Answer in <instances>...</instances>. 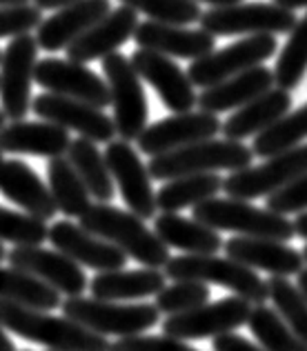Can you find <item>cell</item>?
Listing matches in <instances>:
<instances>
[{"mask_svg": "<svg viewBox=\"0 0 307 351\" xmlns=\"http://www.w3.org/2000/svg\"><path fill=\"white\" fill-rule=\"evenodd\" d=\"M0 325L12 334L54 351H109L111 343L67 316L58 318L49 311L0 298Z\"/></svg>", "mask_w": 307, "mask_h": 351, "instance_id": "6da1fadb", "label": "cell"}, {"mask_svg": "<svg viewBox=\"0 0 307 351\" xmlns=\"http://www.w3.org/2000/svg\"><path fill=\"white\" fill-rule=\"evenodd\" d=\"M80 227L116 245L127 258H134L152 269H161L170 261V247L156 236V232L147 229L143 218L132 211L98 202V205H89V209L80 216Z\"/></svg>", "mask_w": 307, "mask_h": 351, "instance_id": "7a4b0ae2", "label": "cell"}, {"mask_svg": "<svg viewBox=\"0 0 307 351\" xmlns=\"http://www.w3.org/2000/svg\"><path fill=\"white\" fill-rule=\"evenodd\" d=\"M254 160V152L245 147L240 141H201L181 149L167 152L152 156L150 176L154 180H172L181 178V176L192 173H209V171H238L249 167Z\"/></svg>", "mask_w": 307, "mask_h": 351, "instance_id": "3957f363", "label": "cell"}, {"mask_svg": "<svg viewBox=\"0 0 307 351\" xmlns=\"http://www.w3.org/2000/svg\"><path fill=\"white\" fill-rule=\"evenodd\" d=\"M165 276L172 280H198L205 285H218L234 291L252 304H263L269 298L267 280L240 265L234 258H218L216 254H187L170 258L163 267Z\"/></svg>", "mask_w": 307, "mask_h": 351, "instance_id": "277c9868", "label": "cell"}, {"mask_svg": "<svg viewBox=\"0 0 307 351\" xmlns=\"http://www.w3.org/2000/svg\"><path fill=\"white\" fill-rule=\"evenodd\" d=\"M192 216L198 223L223 232H234L249 238H272L287 243L296 236L294 223L283 214H276L272 209H258L249 205L247 200L238 198H209L194 207Z\"/></svg>", "mask_w": 307, "mask_h": 351, "instance_id": "5b68a950", "label": "cell"}, {"mask_svg": "<svg viewBox=\"0 0 307 351\" xmlns=\"http://www.w3.org/2000/svg\"><path fill=\"white\" fill-rule=\"evenodd\" d=\"M65 316L100 336H138L161 322L156 304H120L118 300L69 295L62 304Z\"/></svg>", "mask_w": 307, "mask_h": 351, "instance_id": "8992f818", "label": "cell"}, {"mask_svg": "<svg viewBox=\"0 0 307 351\" xmlns=\"http://www.w3.org/2000/svg\"><path fill=\"white\" fill-rule=\"evenodd\" d=\"M102 71H105L109 85L118 138L127 143L138 141V136L147 127V116H150L141 76L136 73L132 60L118 51L102 58Z\"/></svg>", "mask_w": 307, "mask_h": 351, "instance_id": "52a82bcc", "label": "cell"}, {"mask_svg": "<svg viewBox=\"0 0 307 351\" xmlns=\"http://www.w3.org/2000/svg\"><path fill=\"white\" fill-rule=\"evenodd\" d=\"M201 29L212 36H256V34H290L296 25L292 9L276 3H234L212 7L201 16Z\"/></svg>", "mask_w": 307, "mask_h": 351, "instance_id": "ba28073f", "label": "cell"}, {"mask_svg": "<svg viewBox=\"0 0 307 351\" xmlns=\"http://www.w3.org/2000/svg\"><path fill=\"white\" fill-rule=\"evenodd\" d=\"M278 49V40L272 34H256L247 38L229 45L225 49H214L207 56L192 60L187 76L194 82V87L207 89L212 85L227 80L236 73L263 64L267 58H272Z\"/></svg>", "mask_w": 307, "mask_h": 351, "instance_id": "9c48e42d", "label": "cell"}, {"mask_svg": "<svg viewBox=\"0 0 307 351\" xmlns=\"http://www.w3.org/2000/svg\"><path fill=\"white\" fill-rule=\"evenodd\" d=\"M38 62V43L32 34L14 36L0 56V109L9 120L30 114L32 80Z\"/></svg>", "mask_w": 307, "mask_h": 351, "instance_id": "30bf717a", "label": "cell"}, {"mask_svg": "<svg viewBox=\"0 0 307 351\" xmlns=\"http://www.w3.org/2000/svg\"><path fill=\"white\" fill-rule=\"evenodd\" d=\"M303 173H307V145H299L290 152L272 156L258 167L231 171V176L223 180V189L229 198L252 200L283 189L285 184H290Z\"/></svg>", "mask_w": 307, "mask_h": 351, "instance_id": "8fae6325", "label": "cell"}, {"mask_svg": "<svg viewBox=\"0 0 307 351\" xmlns=\"http://www.w3.org/2000/svg\"><path fill=\"white\" fill-rule=\"evenodd\" d=\"M249 313H252V302H247L240 295H231V298H223L218 302L201 304L196 309L167 316L163 322V331L167 336L181 340L216 338L247 325Z\"/></svg>", "mask_w": 307, "mask_h": 351, "instance_id": "7c38bea8", "label": "cell"}, {"mask_svg": "<svg viewBox=\"0 0 307 351\" xmlns=\"http://www.w3.org/2000/svg\"><path fill=\"white\" fill-rule=\"evenodd\" d=\"M105 160L111 171L116 187L123 196L125 205L138 218H154L156 216V193L152 187V176L147 165H143L141 156L127 141H111L107 143Z\"/></svg>", "mask_w": 307, "mask_h": 351, "instance_id": "4fadbf2b", "label": "cell"}, {"mask_svg": "<svg viewBox=\"0 0 307 351\" xmlns=\"http://www.w3.org/2000/svg\"><path fill=\"white\" fill-rule=\"evenodd\" d=\"M34 80L49 94L76 98L98 109L111 105L109 85L82 62H73L67 58H45L36 62Z\"/></svg>", "mask_w": 307, "mask_h": 351, "instance_id": "5bb4252c", "label": "cell"}, {"mask_svg": "<svg viewBox=\"0 0 307 351\" xmlns=\"http://www.w3.org/2000/svg\"><path fill=\"white\" fill-rule=\"evenodd\" d=\"M220 120L209 112L172 114L154 125H147L138 136V149L147 156L167 154L201 141H209L220 132Z\"/></svg>", "mask_w": 307, "mask_h": 351, "instance_id": "9a60e30c", "label": "cell"}, {"mask_svg": "<svg viewBox=\"0 0 307 351\" xmlns=\"http://www.w3.org/2000/svg\"><path fill=\"white\" fill-rule=\"evenodd\" d=\"M32 112L47 120V123L60 125L69 132H78L82 138L94 143H111L116 138L114 118H109L102 109L87 105L82 100L58 96V94H41L34 100Z\"/></svg>", "mask_w": 307, "mask_h": 351, "instance_id": "2e32d148", "label": "cell"}, {"mask_svg": "<svg viewBox=\"0 0 307 351\" xmlns=\"http://www.w3.org/2000/svg\"><path fill=\"white\" fill-rule=\"evenodd\" d=\"M7 261L14 269L34 276L43 282H47L58 293L80 295L87 289V278L82 274V267L73 263L69 256L60 254L58 249H45L41 245L32 247H14L7 254Z\"/></svg>", "mask_w": 307, "mask_h": 351, "instance_id": "e0dca14e", "label": "cell"}, {"mask_svg": "<svg viewBox=\"0 0 307 351\" xmlns=\"http://www.w3.org/2000/svg\"><path fill=\"white\" fill-rule=\"evenodd\" d=\"M129 60H132L141 80L150 82L172 114L192 112L196 107L198 96L194 91V82L190 80L187 71H183L170 56L138 47V51H134Z\"/></svg>", "mask_w": 307, "mask_h": 351, "instance_id": "ac0fdd59", "label": "cell"}, {"mask_svg": "<svg viewBox=\"0 0 307 351\" xmlns=\"http://www.w3.org/2000/svg\"><path fill=\"white\" fill-rule=\"evenodd\" d=\"M49 243L60 254L69 256L73 263L96 271H114L123 269L127 265V256L116 245L107 243L94 236L80 225H73L69 220H60L49 227Z\"/></svg>", "mask_w": 307, "mask_h": 351, "instance_id": "d6986e66", "label": "cell"}, {"mask_svg": "<svg viewBox=\"0 0 307 351\" xmlns=\"http://www.w3.org/2000/svg\"><path fill=\"white\" fill-rule=\"evenodd\" d=\"M134 40L141 49H152L163 56L198 60L216 49V36L205 29H190L185 25L172 23H138L134 32Z\"/></svg>", "mask_w": 307, "mask_h": 351, "instance_id": "ffe728a7", "label": "cell"}, {"mask_svg": "<svg viewBox=\"0 0 307 351\" xmlns=\"http://www.w3.org/2000/svg\"><path fill=\"white\" fill-rule=\"evenodd\" d=\"M111 12L109 0H78L58 9L47 21L36 27V43L45 51H60L80 38L89 27H94Z\"/></svg>", "mask_w": 307, "mask_h": 351, "instance_id": "44dd1931", "label": "cell"}, {"mask_svg": "<svg viewBox=\"0 0 307 351\" xmlns=\"http://www.w3.org/2000/svg\"><path fill=\"white\" fill-rule=\"evenodd\" d=\"M138 27V16L134 9L118 7L109 12L102 21H98L94 27L76 38L65 51H67V60L73 62H89V60H102L109 53H114L118 47L134 38V32Z\"/></svg>", "mask_w": 307, "mask_h": 351, "instance_id": "7402d4cb", "label": "cell"}, {"mask_svg": "<svg viewBox=\"0 0 307 351\" xmlns=\"http://www.w3.org/2000/svg\"><path fill=\"white\" fill-rule=\"evenodd\" d=\"M225 254L234 258L240 265L249 269H260L272 276H296L303 269V254L296 249L287 247L281 240L272 238H249V236H236L229 238L225 245Z\"/></svg>", "mask_w": 307, "mask_h": 351, "instance_id": "603a6c76", "label": "cell"}, {"mask_svg": "<svg viewBox=\"0 0 307 351\" xmlns=\"http://www.w3.org/2000/svg\"><path fill=\"white\" fill-rule=\"evenodd\" d=\"M0 193L41 220H52L58 211L49 187L23 160L12 158L0 162Z\"/></svg>", "mask_w": 307, "mask_h": 351, "instance_id": "cb8c5ba5", "label": "cell"}, {"mask_svg": "<svg viewBox=\"0 0 307 351\" xmlns=\"http://www.w3.org/2000/svg\"><path fill=\"white\" fill-rule=\"evenodd\" d=\"M71 145L67 129L54 123H30L14 120L0 129V152L3 154H30L41 158L65 156Z\"/></svg>", "mask_w": 307, "mask_h": 351, "instance_id": "d4e9b609", "label": "cell"}, {"mask_svg": "<svg viewBox=\"0 0 307 351\" xmlns=\"http://www.w3.org/2000/svg\"><path fill=\"white\" fill-rule=\"evenodd\" d=\"M274 85H276L274 71L263 67V64H256V67L247 69L243 73H236V76L223 80L218 85L203 89L196 105L203 112H209V114L229 112V109L247 105L249 100L265 94V91L272 89Z\"/></svg>", "mask_w": 307, "mask_h": 351, "instance_id": "484cf974", "label": "cell"}, {"mask_svg": "<svg viewBox=\"0 0 307 351\" xmlns=\"http://www.w3.org/2000/svg\"><path fill=\"white\" fill-rule=\"evenodd\" d=\"M290 107H292L290 91H285L281 87H272V89H267L265 94H260L258 98L249 100V103L240 107L236 114H231L225 123L220 125V132L225 134V138H229V141L243 143L245 138L256 136L272 123H276L278 118L290 112Z\"/></svg>", "mask_w": 307, "mask_h": 351, "instance_id": "4316f807", "label": "cell"}, {"mask_svg": "<svg viewBox=\"0 0 307 351\" xmlns=\"http://www.w3.org/2000/svg\"><path fill=\"white\" fill-rule=\"evenodd\" d=\"M165 271L152 269H114V271H98V276L89 282V291L94 298L100 300H136L156 295L165 287Z\"/></svg>", "mask_w": 307, "mask_h": 351, "instance_id": "83f0119b", "label": "cell"}, {"mask_svg": "<svg viewBox=\"0 0 307 351\" xmlns=\"http://www.w3.org/2000/svg\"><path fill=\"white\" fill-rule=\"evenodd\" d=\"M154 232L167 247L187 254H216L223 249L220 234L216 229L198 223L196 218L161 214L154 218Z\"/></svg>", "mask_w": 307, "mask_h": 351, "instance_id": "f1b7e54d", "label": "cell"}, {"mask_svg": "<svg viewBox=\"0 0 307 351\" xmlns=\"http://www.w3.org/2000/svg\"><path fill=\"white\" fill-rule=\"evenodd\" d=\"M67 158L73 165V169L85 182L87 191L98 202H109L116 193V182L111 178V171L107 167L105 154H100L94 141L89 138H76L71 141L67 149Z\"/></svg>", "mask_w": 307, "mask_h": 351, "instance_id": "f546056e", "label": "cell"}, {"mask_svg": "<svg viewBox=\"0 0 307 351\" xmlns=\"http://www.w3.org/2000/svg\"><path fill=\"white\" fill-rule=\"evenodd\" d=\"M223 189V178L216 171L209 173H192L172 178L165 187L156 193V207L163 214H176L181 209L196 207L198 202L214 198Z\"/></svg>", "mask_w": 307, "mask_h": 351, "instance_id": "4dcf8cb0", "label": "cell"}, {"mask_svg": "<svg viewBox=\"0 0 307 351\" xmlns=\"http://www.w3.org/2000/svg\"><path fill=\"white\" fill-rule=\"evenodd\" d=\"M47 182L52 198L58 211L69 218H80L91 205V193L87 191L85 182L73 169L67 156H56L47 162Z\"/></svg>", "mask_w": 307, "mask_h": 351, "instance_id": "1f68e13d", "label": "cell"}, {"mask_svg": "<svg viewBox=\"0 0 307 351\" xmlns=\"http://www.w3.org/2000/svg\"><path fill=\"white\" fill-rule=\"evenodd\" d=\"M0 298L43 311L58 309L62 304L60 293L52 289L47 282L34 278V276L21 269H14V267H0Z\"/></svg>", "mask_w": 307, "mask_h": 351, "instance_id": "d6a6232c", "label": "cell"}, {"mask_svg": "<svg viewBox=\"0 0 307 351\" xmlns=\"http://www.w3.org/2000/svg\"><path fill=\"white\" fill-rule=\"evenodd\" d=\"M305 138H307V103L292 114L287 112L276 123H272L260 134H256L252 152L258 158H272V156L299 147Z\"/></svg>", "mask_w": 307, "mask_h": 351, "instance_id": "836d02e7", "label": "cell"}, {"mask_svg": "<svg viewBox=\"0 0 307 351\" xmlns=\"http://www.w3.org/2000/svg\"><path fill=\"white\" fill-rule=\"evenodd\" d=\"M247 325L265 351H307L305 343L294 334L281 313L265 307V302L252 307Z\"/></svg>", "mask_w": 307, "mask_h": 351, "instance_id": "e575fe53", "label": "cell"}, {"mask_svg": "<svg viewBox=\"0 0 307 351\" xmlns=\"http://www.w3.org/2000/svg\"><path fill=\"white\" fill-rule=\"evenodd\" d=\"M272 71H274L276 87L290 91L301 85L307 71V14L301 21H296L294 29L290 32V38H287L285 47L278 53L276 67Z\"/></svg>", "mask_w": 307, "mask_h": 351, "instance_id": "d590c367", "label": "cell"}, {"mask_svg": "<svg viewBox=\"0 0 307 351\" xmlns=\"http://www.w3.org/2000/svg\"><path fill=\"white\" fill-rule=\"evenodd\" d=\"M267 291L276 311L281 313L283 320L307 347V300L303 298L299 287L287 278H281V276H272L267 280Z\"/></svg>", "mask_w": 307, "mask_h": 351, "instance_id": "8d00e7d4", "label": "cell"}, {"mask_svg": "<svg viewBox=\"0 0 307 351\" xmlns=\"http://www.w3.org/2000/svg\"><path fill=\"white\" fill-rule=\"evenodd\" d=\"M49 238L47 220H41L32 214L12 211L0 205V240L16 247L43 245Z\"/></svg>", "mask_w": 307, "mask_h": 351, "instance_id": "74e56055", "label": "cell"}, {"mask_svg": "<svg viewBox=\"0 0 307 351\" xmlns=\"http://www.w3.org/2000/svg\"><path fill=\"white\" fill-rule=\"evenodd\" d=\"M125 7L134 9L136 14L150 16L156 23L172 25H192L201 21V7L194 0H120Z\"/></svg>", "mask_w": 307, "mask_h": 351, "instance_id": "f35d334b", "label": "cell"}, {"mask_svg": "<svg viewBox=\"0 0 307 351\" xmlns=\"http://www.w3.org/2000/svg\"><path fill=\"white\" fill-rule=\"evenodd\" d=\"M207 300L209 287L198 280H174L172 287H163L156 293V307L167 316L196 309L201 304H207Z\"/></svg>", "mask_w": 307, "mask_h": 351, "instance_id": "ab89813d", "label": "cell"}, {"mask_svg": "<svg viewBox=\"0 0 307 351\" xmlns=\"http://www.w3.org/2000/svg\"><path fill=\"white\" fill-rule=\"evenodd\" d=\"M43 12L36 5L23 7H0V38H14V36L30 34L41 25Z\"/></svg>", "mask_w": 307, "mask_h": 351, "instance_id": "60d3db41", "label": "cell"}, {"mask_svg": "<svg viewBox=\"0 0 307 351\" xmlns=\"http://www.w3.org/2000/svg\"><path fill=\"white\" fill-rule=\"evenodd\" d=\"M267 209L276 211V214H301L307 211V173L299 176L283 189H278L267 196Z\"/></svg>", "mask_w": 307, "mask_h": 351, "instance_id": "b9f144b4", "label": "cell"}, {"mask_svg": "<svg viewBox=\"0 0 307 351\" xmlns=\"http://www.w3.org/2000/svg\"><path fill=\"white\" fill-rule=\"evenodd\" d=\"M109 351H198L174 336H127L118 338Z\"/></svg>", "mask_w": 307, "mask_h": 351, "instance_id": "7bdbcfd3", "label": "cell"}, {"mask_svg": "<svg viewBox=\"0 0 307 351\" xmlns=\"http://www.w3.org/2000/svg\"><path fill=\"white\" fill-rule=\"evenodd\" d=\"M212 347H214V351H265L263 347H256L254 343H249L247 338L234 334V331L216 336Z\"/></svg>", "mask_w": 307, "mask_h": 351, "instance_id": "ee69618b", "label": "cell"}, {"mask_svg": "<svg viewBox=\"0 0 307 351\" xmlns=\"http://www.w3.org/2000/svg\"><path fill=\"white\" fill-rule=\"evenodd\" d=\"M71 3H78V0H34V5L41 9V12H47V9H62Z\"/></svg>", "mask_w": 307, "mask_h": 351, "instance_id": "f6af8a7d", "label": "cell"}, {"mask_svg": "<svg viewBox=\"0 0 307 351\" xmlns=\"http://www.w3.org/2000/svg\"><path fill=\"white\" fill-rule=\"evenodd\" d=\"M294 232L296 236H301L303 240H307V211H301L294 220Z\"/></svg>", "mask_w": 307, "mask_h": 351, "instance_id": "bcb514c9", "label": "cell"}, {"mask_svg": "<svg viewBox=\"0 0 307 351\" xmlns=\"http://www.w3.org/2000/svg\"><path fill=\"white\" fill-rule=\"evenodd\" d=\"M296 287H299V291L303 293V298L307 300V269H305V267L299 274H296Z\"/></svg>", "mask_w": 307, "mask_h": 351, "instance_id": "7dc6e473", "label": "cell"}, {"mask_svg": "<svg viewBox=\"0 0 307 351\" xmlns=\"http://www.w3.org/2000/svg\"><path fill=\"white\" fill-rule=\"evenodd\" d=\"M274 3L285 9H292V12H296V9H301V7H307V0H274Z\"/></svg>", "mask_w": 307, "mask_h": 351, "instance_id": "c3c4849f", "label": "cell"}, {"mask_svg": "<svg viewBox=\"0 0 307 351\" xmlns=\"http://www.w3.org/2000/svg\"><path fill=\"white\" fill-rule=\"evenodd\" d=\"M0 351H16L12 338L5 334V327L3 325H0Z\"/></svg>", "mask_w": 307, "mask_h": 351, "instance_id": "681fc988", "label": "cell"}, {"mask_svg": "<svg viewBox=\"0 0 307 351\" xmlns=\"http://www.w3.org/2000/svg\"><path fill=\"white\" fill-rule=\"evenodd\" d=\"M194 3H207V5H212V7H225V5L243 3V0H194Z\"/></svg>", "mask_w": 307, "mask_h": 351, "instance_id": "f907efd6", "label": "cell"}, {"mask_svg": "<svg viewBox=\"0 0 307 351\" xmlns=\"http://www.w3.org/2000/svg\"><path fill=\"white\" fill-rule=\"evenodd\" d=\"M30 5V0H0V7H23Z\"/></svg>", "mask_w": 307, "mask_h": 351, "instance_id": "816d5d0a", "label": "cell"}, {"mask_svg": "<svg viewBox=\"0 0 307 351\" xmlns=\"http://www.w3.org/2000/svg\"><path fill=\"white\" fill-rule=\"evenodd\" d=\"M7 261V252H5V247H3V240H0V263Z\"/></svg>", "mask_w": 307, "mask_h": 351, "instance_id": "f5cc1de1", "label": "cell"}, {"mask_svg": "<svg viewBox=\"0 0 307 351\" xmlns=\"http://www.w3.org/2000/svg\"><path fill=\"white\" fill-rule=\"evenodd\" d=\"M5 123H7V116H5V112H3V109H0V129L5 127Z\"/></svg>", "mask_w": 307, "mask_h": 351, "instance_id": "db71d44e", "label": "cell"}, {"mask_svg": "<svg viewBox=\"0 0 307 351\" xmlns=\"http://www.w3.org/2000/svg\"><path fill=\"white\" fill-rule=\"evenodd\" d=\"M303 261L307 263V245H305V249H303Z\"/></svg>", "mask_w": 307, "mask_h": 351, "instance_id": "11a10c76", "label": "cell"}, {"mask_svg": "<svg viewBox=\"0 0 307 351\" xmlns=\"http://www.w3.org/2000/svg\"><path fill=\"white\" fill-rule=\"evenodd\" d=\"M0 162H3V152H0Z\"/></svg>", "mask_w": 307, "mask_h": 351, "instance_id": "9f6ffc18", "label": "cell"}, {"mask_svg": "<svg viewBox=\"0 0 307 351\" xmlns=\"http://www.w3.org/2000/svg\"><path fill=\"white\" fill-rule=\"evenodd\" d=\"M23 351H30V349H23Z\"/></svg>", "mask_w": 307, "mask_h": 351, "instance_id": "6f0895ef", "label": "cell"}, {"mask_svg": "<svg viewBox=\"0 0 307 351\" xmlns=\"http://www.w3.org/2000/svg\"><path fill=\"white\" fill-rule=\"evenodd\" d=\"M0 56H3V51H0Z\"/></svg>", "mask_w": 307, "mask_h": 351, "instance_id": "680465c9", "label": "cell"}, {"mask_svg": "<svg viewBox=\"0 0 307 351\" xmlns=\"http://www.w3.org/2000/svg\"><path fill=\"white\" fill-rule=\"evenodd\" d=\"M49 351H54V349H49Z\"/></svg>", "mask_w": 307, "mask_h": 351, "instance_id": "91938a15", "label": "cell"}]
</instances>
